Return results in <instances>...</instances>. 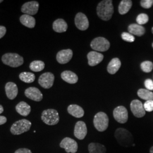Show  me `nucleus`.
<instances>
[{
    "mask_svg": "<svg viewBox=\"0 0 153 153\" xmlns=\"http://www.w3.org/2000/svg\"><path fill=\"white\" fill-rule=\"evenodd\" d=\"M6 33V28L5 27L0 26V39L3 38Z\"/></svg>",
    "mask_w": 153,
    "mask_h": 153,
    "instance_id": "4c0bfd02",
    "label": "nucleus"
},
{
    "mask_svg": "<svg viewBox=\"0 0 153 153\" xmlns=\"http://www.w3.org/2000/svg\"><path fill=\"white\" fill-rule=\"evenodd\" d=\"M145 111L152 112L153 111V100H148L143 104Z\"/></svg>",
    "mask_w": 153,
    "mask_h": 153,
    "instance_id": "72a5a7b5",
    "label": "nucleus"
},
{
    "mask_svg": "<svg viewBox=\"0 0 153 153\" xmlns=\"http://www.w3.org/2000/svg\"><path fill=\"white\" fill-rule=\"evenodd\" d=\"M128 29L131 35H135L138 36H141L145 33V28L138 24H131L128 26Z\"/></svg>",
    "mask_w": 153,
    "mask_h": 153,
    "instance_id": "b1692460",
    "label": "nucleus"
},
{
    "mask_svg": "<svg viewBox=\"0 0 153 153\" xmlns=\"http://www.w3.org/2000/svg\"><path fill=\"white\" fill-rule=\"evenodd\" d=\"M136 21L138 25H141L146 24L149 21V16L147 14L142 13L139 14L136 18Z\"/></svg>",
    "mask_w": 153,
    "mask_h": 153,
    "instance_id": "2f4dec72",
    "label": "nucleus"
},
{
    "mask_svg": "<svg viewBox=\"0 0 153 153\" xmlns=\"http://www.w3.org/2000/svg\"><path fill=\"white\" fill-rule=\"evenodd\" d=\"M132 1L131 0L121 1L118 7L119 13L121 15H124L128 13L132 6Z\"/></svg>",
    "mask_w": 153,
    "mask_h": 153,
    "instance_id": "bb28decb",
    "label": "nucleus"
},
{
    "mask_svg": "<svg viewBox=\"0 0 153 153\" xmlns=\"http://www.w3.org/2000/svg\"><path fill=\"white\" fill-rule=\"evenodd\" d=\"M19 77L22 81L27 83H32L35 79V74L31 72H22L19 74Z\"/></svg>",
    "mask_w": 153,
    "mask_h": 153,
    "instance_id": "c85d7f7f",
    "label": "nucleus"
},
{
    "mask_svg": "<svg viewBox=\"0 0 153 153\" xmlns=\"http://www.w3.org/2000/svg\"><path fill=\"white\" fill-rule=\"evenodd\" d=\"M141 68L142 71L145 73H150L153 69V63L149 61H143L141 64Z\"/></svg>",
    "mask_w": 153,
    "mask_h": 153,
    "instance_id": "7c9ffc66",
    "label": "nucleus"
},
{
    "mask_svg": "<svg viewBox=\"0 0 153 153\" xmlns=\"http://www.w3.org/2000/svg\"><path fill=\"white\" fill-rule=\"evenodd\" d=\"M41 119L45 124L48 126H55L60 120L58 112L54 109H48L43 111Z\"/></svg>",
    "mask_w": 153,
    "mask_h": 153,
    "instance_id": "39448f33",
    "label": "nucleus"
},
{
    "mask_svg": "<svg viewBox=\"0 0 153 153\" xmlns=\"http://www.w3.org/2000/svg\"><path fill=\"white\" fill-rule=\"evenodd\" d=\"M121 65L120 60L118 58L112 59L107 66V71L111 74H114L120 69Z\"/></svg>",
    "mask_w": 153,
    "mask_h": 153,
    "instance_id": "5701e85b",
    "label": "nucleus"
},
{
    "mask_svg": "<svg viewBox=\"0 0 153 153\" xmlns=\"http://www.w3.org/2000/svg\"><path fill=\"white\" fill-rule=\"evenodd\" d=\"M61 76L64 81L70 84L76 83L78 81V77L76 74L69 71H63L61 74Z\"/></svg>",
    "mask_w": 153,
    "mask_h": 153,
    "instance_id": "aec40b11",
    "label": "nucleus"
},
{
    "mask_svg": "<svg viewBox=\"0 0 153 153\" xmlns=\"http://www.w3.org/2000/svg\"><path fill=\"white\" fill-rule=\"evenodd\" d=\"M121 38L123 40L129 43H132L135 40V38L133 35L130 33L126 32L122 33Z\"/></svg>",
    "mask_w": 153,
    "mask_h": 153,
    "instance_id": "473e14b6",
    "label": "nucleus"
},
{
    "mask_svg": "<svg viewBox=\"0 0 153 153\" xmlns=\"http://www.w3.org/2000/svg\"><path fill=\"white\" fill-rule=\"evenodd\" d=\"M1 59L4 64L13 68L19 67L24 62L23 57L14 53H7L2 56Z\"/></svg>",
    "mask_w": 153,
    "mask_h": 153,
    "instance_id": "7ed1b4c3",
    "label": "nucleus"
},
{
    "mask_svg": "<svg viewBox=\"0 0 153 153\" xmlns=\"http://www.w3.org/2000/svg\"><path fill=\"white\" fill-rule=\"evenodd\" d=\"M150 153H153V146H152V148H150Z\"/></svg>",
    "mask_w": 153,
    "mask_h": 153,
    "instance_id": "a19ab883",
    "label": "nucleus"
},
{
    "mask_svg": "<svg viewBox=\"0 0 153 153\" xmlns=\"http://www.w3.org/2000/svg\"><path fill=\"white\" fill-rule=\"evenodd\" d=\"M115 137L119 144L123 147L128 148L133 144V137L131 133L124 128H120L116 130Z\"/></svg>",
    "mask_w": 153,
    "mask_h": 153,
    "instance_id": "f03ea898",
    "label": "nucleus"
},
{
    "mask_svg": "<svg viewBox=\"0 0 153 153\" xmlns=\"http://www.w3.org/2000/svg\"><path fill=\"white\" fill-rule=\"evenodd\" d=\"M131 109L134 116L138 118L143 117L146 113L142 102L137 99L131 101Z\"/></svg>",
    "mask_w": 153,
    "mask_h": 153,
    "instance_id": "9b49d317",
    "label": "nucleus"
},
{
    "mask_svg": "<svg viewBox=\"0 0 153 153\" xmlns=\"http://www.w3.org/2000/svg\"><path fill=\"white\" fill-rule=\"evenodd\" d=\"M45 68V64L42 61L36 60L33 61L30 65V69L35 72L43 71Z\"/></svg>",
    "mask_w": 153,
    "mask_h": 153,
    "instance_id": "c756f323",
    "label": "nucleus"
},
{
    "mask_svg": "<svg viewBox=\"0 0 153 153\" xmlns=\"http://www.w3.org/2000/svg\"><path fill=\"white\" fill-rule=\"evenodd\" d=\"M152 47H153V44H152Z\"/></svg>",
    "mask_w": 153,
    "mask_h": 153,
    "instance_id": "c03bdc74",
    "label": "nucleus"
},
{
    "mask_svg": "<svg viewBox=\"0 0 153 153\" xmlns=\"http://www.w3.org/2000/svg\"><path fill=\"white\" fill-rule=\"evenodd\" d=\"M145 86L150 91L153 90V81L150 79H146L145 81Z\"/></svg>",
    "mask_w": 153,
    "mask_h": 153,
    "instance_id": "c9c22d12",
    "label": "nucleus"
},
{
    "mask_svg": "<svg viewBox=\"0 0 153 153\" xmlns=\"http://www.w3.org/2000/svg\"><path fill=\"white\" fill-rule=\"evenodd\" d=\"M7 121V118L4 116H0V126L5 124Z\"/></svg>",
    "mask_w": 153,
    "mask_h": 153,
    "instance_id": "58836bf2",
    "label": "nucleus"
},
{
    "mask_svg": "<svg viewBox=\"0 0 153 153\" xmlns=\"http://www.w3.org/2000/svg\"><path fill=\"white\" fill-rule=\"evenodd\" d=\"M88 133L87 126L85 122L79 121L76 124L74 131V136L78 140H83Z\"/></svg>",
    "mask_w": 153,
    "mask_h": 153,
    "instance_id": "4468645a",
    "label": "nucleus"
},
{
    "mask_svg": "<svg viewBox=\"0 0 153 153\" xmlns=\"http://www.w3.org/2000/svg\"><path fill=\"white\" fill-rule=\"evenodd\" d=\"M114 12L112 1L104 0L99 2L97 7V13L99 18L105 21H109Z\"/></svg>",
    "mask_w": 153,
    "mask_h": 153,
    "instance_id": "f257e3e1",
    "label": "nucleus"
},
{
    "mask_svg": "<svg viewBox=\"0 0 153 153\" xmlns=\"http://www.w3.org/2000/svg\"><path fill=\"white\" fill-rule=\"evenodd\" d=\"M3 112H4V108H3L2 105L0 104V114H2Z\"/></svg>",
    "mask_w": 153,
    "mask_h": 153,
    "instance_id": "ea45409f",
    "label": "nucleus"
},
{
    "mask_svg": "<svg viewBox=\"0 0 153 153\" xmlns=\"http://www.w3.org/2000/svg\"><path fill=\"white\" fill-rule=\"evenodd\" d=\"M88 64L91 66L97 65L100 64L104 59L103 54L97 52L96 51H91L88 54Z\"/></svg>",
    "mask_w": 153,
    "mask_h": 153,
    "instance_id": "f3484780",
    "label": "nucleus"
},
{
    "mask_svg": "<svg viewBox=\"0 0 153 153\" xmlns=\"http://www.w3.org/2000/svg\"><path fill=\"white\" fill-rule=\"evenodd\" d=\"M16 109L19 115L23 116H27L30 114L31 108L30 105L27 103L25 102H21L16 105Z\"/></svg>",
    "mask_w": 153,
    "mask_h": 153,
    "instance_id": "4be33fe9",
    "label": "nucleus"
},
{
    "mask_svg": "<svg viewBox=\"0 0 153 153\" xmlns=\"http://www.w3.org/2000/svg\"><path fill=\"white\" fill-rule=\"evenodd\" d=\"M39 4L37 1H33L26 2L22 5L21 11L25 14L33 16L37 14L39 10Z\"/></svg>",
    "mask_w": 153,
    "mask_h": 153,
    "instance_id": "f8f14e48",
    "label": "nucleus"
},
{
    "mask_svg": "<svg viewBox=\"0 0 153 153\" xmlns=\"http://www.w3.org/2000/svg\"><path fill=\"white\" fill-rule=\"evenodd\" d=\"M89 153H106V148L99 143H90L88 146Z\"/></svg>",
    "mask_w": 153,
    "mask_h": 153,
    "instance_id": "a878e982",
    "label": "nucleus"
},
{
    "mask_svg": "<svg viewBox=\"0 0 153 153\" xmlns=\"http://www.w3.org/2000/svg\"><path fill=\"white\" fill-rule=\"evenodd\" d=\"M113 115L116 121L121 124L126 123L128 119V111L124 106H118L115 108Z\"/></svg>",
    "mask_w": 153,
    "mask_h": 153,
    "instance_id": "9d476101",
    "label": "nucleus"
},
{
    "mask_svg": "<svg viewBox=\"0 0 153 153\" xmlns=\"http://www.w3.org/2000/svg\"><path fill=\"white\" fill-rule=\"evenodd\" d=\"M138 96L146 101L148 100H153V93L147 89L141 88L139 89L137 91Z\"/></svg>",
    "mask_w": 153,
    "mask_h": 153,
    "instance_id": "cd10ccee",
    "label": "nucleus"
},
{
    "mask_svg": "<svg viewBox=\"0 0 153 153\" xmlns=\"http://www.w3.org/2000/svg\"><path fill=\"white\" fill-rule=\"evenodd\" d=\"M25 94L28 98L36 102H40L43 98L41 91L38 88L34 87L27 88L25 91Z\"/></svg>",
    "mask_w": 153,
    "mask_h": 153,
    "instance_id": "dca6fc26",
    "label": "nucleus"
},
{
    "mask_svg": "<svg viewBox=\"0 0 153 153\" xmlns=\"http://www.w3.org/2000/svg\"><path fill=\"white\" fill-rule=\"evenodd\" d=\"M3 2L2 0H0V3H1V2Z\"/></svg>",
    "mask_w": 153,
    "mask_h": 153,
    "instance_id": "79ce46f5",
    "label": "nucleus"
},
{
    "mask_svg": "<svg viewBox=\"0 0 153 153\" xmlns=\"http://www.w3.org/2000/svg\"><path fill=\"white\" fill-rule=\"evenodd\" d=\"M14 153H32L31 151L27 148H21L16 150Z\"/></svg>",
    "mask_w": 153,
    "mask_h": 153,
    "instance_id": "e433bc0d",
    "label": "nucleus"
},
{
    "mask_svg": "<svg viewBox=\"0 0 153 153\" xmlns=\"http://www.w3.org/2000/svg\"><path fill=\"white\" fill-rule=\"evenodd\" d=\"M60 148L64 149L68 153H76L78 150V143L73 139L69 137L64 138L60 143Z\"/></svg>",
    "mask_w": 153,
    "mask_h": 153,
    "instance_id": "6e6552de",
    "label": "nucleus"
},
{
    "mask_svg": "<svg viewBox=\"0 0 153 153\" xmlns=\"http://www.w3.org/2000/svg\"><path fill=\"white\" fill-rule=\"evenodd\" d=\"M152 33H153V28H152Z\"/></svg>",
    "mask_w": 153,
    "mask_h": 153,
    "instance_id": "37998d69",
    "label": "nucleus"
},
{
    "mask_svg": "<svg viewBox=\"0 0 153 153\" xmlns=\"http://www.w3.org/2000/svg\"><path fill=\"white\" fill-rule=\"evenodd\" d=\"M19 19L22 25L27 27L32 28L35 26V19L31 16H29L27 14H23L21 16Z\"/></svg>",
    "mask_w": 153,
    "mask_h": 153,
    "instance_id": "393cba45",
    "label": "nucleus"
},
{
    "mask_svg": "<svg viewBox=\"0 0 153 153\" xmlns=\"http://www.w3.org/2000/svg\"><path fill=\"white\" fill-rule=\"evenodd\" d=\"M68 112L70 115L76 118H81L85 114L83 109L76 104H71L69 105L68 107Z\"/></svg>",
    "mask_w": 153,
    "mask_h": 153,
    "instance_id": "6ab92c4d",
    "label": "nucleus"
},
{
    "mask_svg": "<svg viewBox=\"0 0 153 153\" xmlns=\"http://www.w3.org/2000/svg\"><path fill=\"white\" fill-rule=\"evenodd\" d=\"M31 126V123L27 119L16 121L10 128V132L13 135H20L28 131Z\"/></svg>",
    "mask_w": 153,
    "mask_h": 153,
    "instance_id": "423d86ee",
    "label": "nucleus"
},
{
    "mask_svg": "<svg viewBox=\"0 0 153 153\" xmlns=\"http://www.w3.org/2000/svg\"><path fill=\"white\" fill-rule=\"evenodd\" d=\"M68 24L63 19H56L53 23V29L56 33L66 32L68 30Z\"/></svg>",
    "mask_w": 153,
    "mask_h": 153,
    "instance_id": "412c9836",
    "label": "nucleus"
},
{
    "mask_svg": "<svg viewBox=\"0 0 153 153\" xmlns=\"http://www.w3.org/2000/svg\"><path fill=\"white\" fill-rule=\"evenodd\" d=\"M74 22L76 27L81 31H85L89 27V22L87 16L82 13L76 14Z\"/></svg>",
    "mask_w": 153,
    "mask_h": 153,
    "instance_id": "ddd939ff",
    "label": "nucleus"
},
{
    "mask_svg": "<svg viewBox=\"0 0 153 153\" xmlns=\"http://www.w3.org/2000/svg\"><path fill=\"white\" fill-rule=\"evenodd\" d=\"M94 126L99 131H104L108 128L109 119L107 115L103 112H99L95 115L94 118Z\"/></svg>",
    "mask_w": 153,
    "mask_h": 153,
    "instance_id": "20e7f679",
    "label": "nucleus"
},
{
    "mask_svg": "<svg viewBox=\"0 0 153 153\" xmlns=\"http://www.w3.org/2000/svg\"><path fill=\"white\" fill-rule=\"evenodd\" d=\"M6 96L10 100L16 98L18 93V88L16 84L14 82H7L5 85Z\"/></svg>",
    "mask_w": 153,
    "mask_h": 153,
    "instance_id": "a211bd4d",
    "label": "nucleus"
},
{
    "mask_svg": "<svg viewBox=\"0 0 153 153\" xmlns=\"http://www.w3.org/2000/svg\"><path fill=\"white\" fill-rule=\"evenodd\" d=\"M90 46L92 49L95 51L105 52L107 51L110 47L109 41L103 37H98L93 39L91 42Z\"/></svg>",
    "mask_w": 153,
    "mask_h": 153,
    "instance_id": "0eeeda50",
    "label": "nucleus"
},
{
    "mask_svg": "<svg viewBox=\"0 0 153 153\" xmlns=\"http://www.w3.org/2000/svg\"><path fill=\"white\" fill-rule=\"evenodd\" d=\"M141 5L145 9H149L153 5V0H142L140 2Z\"/></svg>",
    "mask_w": 153,
    "mask_h": 153,
    "instance_id": "f704fd0d",
    "label": "nucleus"
},
{
    "mask_svg": "<svg viewBox=\"0 0 153 153\" xmlns=\"http://www.w3.org/2000/svg\"><path fill=\"white\" fill-rule=\"evenodd\" d=\"M73 55V53L71 49H63L57 53L56 55V60L61 64H65L71 61Z\"/></svg>",
    "mask_w": 153,
    "mask_h": 153,
    "instance_id": "2eb2a0df",
    "label": "nucleus"
},
{
    "mask_svg": "<svg viewBox=\"0 0 153 153\" xmlns=\"http://www.w3.org/2000/svg\"><path fill=\"white\" fill-rule=\"evenodd\" d=\"M55 81V76L53 73L47 72L42 74L39 76V84L44 88H50L52 87Z\"/></svg>",
    "mask_w": 153,
    "mask_h": 153,
    "instance_id": "1a4fd4ad",
    "label": "nucleus"
}]
</instances>
